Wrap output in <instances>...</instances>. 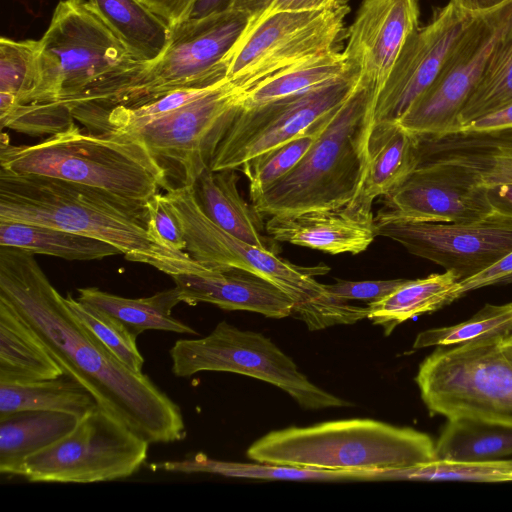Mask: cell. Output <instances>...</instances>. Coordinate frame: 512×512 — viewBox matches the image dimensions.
<instances>
[{
  "instance_id": "obj_34",
  "label": "cell",
  "mask_w": 512,
  "mask_h": 512,
  "mask_svg": "<svg viewBox=\"0 0 512 512\" xmlns=\"http://www.w3.org/2000/svg\"><path fill=\"white\" fill-rule=\"evenodd\" d=\"M153 470L179 473H212L227 477L285 479V480H370L371 473L362 471H334L276 464H248L214 460L203 453L184 460L164 461L150 465Z\"/></svg>"
},
{
  "instance_id": "obj_22",
  "label": "cell",
  "mask_w": 512,
  "mask_h": 512,
  "mask_svg": "<svg viewBox=\"0 0 512 512\" xmlns=\"http://www.w3.org/2000/svg\"><path fill=\"white\" fill-rule=\"evenodd\" d=\"M453 165L485 188L512 183V128L419 137V164Z\"/></svg>"
},
{
  "instance_id": "obj_31",
  "label": "cell",
  "mask_w": 512,
  "mask_h": 512,
  "mask_svg": "<svg viewBox=\"0 0 512 512\" xmlns=\"http://www.w3.org/2000/svg\"><path fill=\"white\" fill-rule=\"evenodd\" d=\"M97 406L94 396L67 374L24 384H0V418L27 410L81 417Z\"/></svg>"
},
{
  "instance_id": "obj_40",
  "label": "cell",
  "mask_w": 512,
  "mask_h": 512,
  "mask_svg": "<svg viewBox=\"0 0 512 512\" xmlns=\"http://www.w3.org/2000/svg\"><path fill=\"white\" fill-rule=\"evenodd\" d=\"M512 471V459L487 462H460L438 460L418 466L382 471L376 480L465 481L498 483L507 482Z\"/></svg>"
},
{
  "instance_id": "obj_42",
  "label": "cell",
  "mask_w": 512,
  "mask_h": 512,
  "mask_svg": "<svg viewBox=\"0 0 512 512\" xmlns=\"http://www.w3.org/2000/svg\"><path fill=\"white\" fill-rule=\"evenodd\" d=\"M407 279L349 281L336 279L333 284H325L327 292L333 297L343 300L377 301L389 295Z\"/></svg>"
},
{
  "instance_id": "obj_48",
  "label": "cell",
  "mask_w": 512,
  "mask_h": 512,
  "mask_svg": "<svg viewBox=\"0 0 512 512\" xmlns=\"http://www.w3.org/2000/svg\"><path fill=\"white\" fill-rule=\"evenodd\" d=\"M236 0H197L188 18L198 19L233 8Z\"/></svg>"
},
{
  "instance_id": "obj_19",
  "label": "cell",
  "mask_w": 512,
  "mask_h": 512,
  "mask_svg": "<svg viewBox=\"0 0 512 512\" xmlns=\"http://www.w3.org/2000/svg\"><path fill=\"white\" fill-rule=\"evenodd\" d=\"M418 20V0H362L342 51L359 84L378 95Z\"/></svg>"
},
{
  "instance_id": "obj_49",
  "label": "cell",
  "mask_w": 512,
  "mask_h": 512,
  "mask_svg": "<svg viewBox=\"0 0 512 512\" xmlns=\"http://www.w3.org/2000/svg\"><path fill=\"white\" fill-rule=\"evenodd\" d=\"M508 0H450L462 12L474 15L492 10Z\"/></svg>"
},
{
  "instance_id": "obj_32",
  "label": "cell",
  "mask_w": 512,
  "mask_h": 512,
  "mask_svg": "<svg viewBox=\"0 0 512 512\" xmlns=\"http://www.w3.org/2000/svg\"><path fill=\"white\" fill-rule=\"evenodd\" d=\"M509 455H512V427L472 419H448L435 442L438 460L487 462Z\"/></svg>"
},
{
  "instance_id": "obj_47",
  "label": "cell",
  "mask_w": 512,
  "mask_h": 512,
  "mask_svg": "<svg viewBox=\"0 0 512 512\" xmlns=\"http://www.w3.org/2000/svg\"><path fill=\"white\" fill-rule=\"evenodd\" d=\"M487 194L495 212L512 218V183L489 187Z\"/></svg>"
},
{
  "instance_id": "obj_13",
  "label": "cell",
  "mask_w": 512,
  "mask_h": 512,
  "mask_svg": "<svg viewBox=\"0 0 512 512\" xmlns=\"http://www.w3.org/2000/svg\"><path fill=\"white\" fill-rule=\"evenodd\" d=\"M348 12L346 4L250 19L228 58L226 78L246 91L280 71L338 51Z\"/></svg>"
},
{
  "instance_id": "obj_17",
  "label": "cell",
  "mask_w": 512,
  "mask_h": 512,
  "mask_svg": "<svg viewBox=\"0 0 512 512\" xmlns=\"http://www.w3.org/2000/svg\"><path fill=\"white\" fill-rule=\"evenodd\" d=\"M375 222L474 221L494 213L487 188L453 165H418L414 172L385 195Z\"/></svg>"
},
{
  "instance_id": "obj_1",
  "label": "cell",
  "mask_w": 512,
  "mask_h": 512,
  "mask_svg": "<svg viewBox=\"0 0 512 512\" xmlns=\"http://www.w3.org/2000/svg\"><path fill=\"white\" fill-rule=\"evenodd\" d=\"M0 297L17 310L65 374L82 384L99 407L149 443L186 437L179 405L146 374L123 364L73 315L33 253L0 246Z\"/></svg>"
},
{
  "instance_id": "obj_21",
  "label": "cell",
  "mask_w": 512,
  "mask_h": 512,
  "mask_svg": "<svg viewBox=\"0 0 512 512\" xmlns=\"http://www.w3.org/2000/svg\"><path fill=\"white\" fill-rule=\"evenodd\" d=\"M181 302L209 303L281 319L293 314V301L263 277L238 268H212L203 273L171 276Z\"/></svg>"
},
{
  "instance_id": "obj_51",
  "label": "cell",
  "mask_w": 512,
  "mask_h": 512,
  "mask_svg": "<svg viewBox=\"0 0 512 512\" xmlns=\"http://www.w3.org/2000/svg\"><path fill=\"white\" fill-rule=\"evenodd\" d=\"M512 481V471L507 474V482Z\"/></svg>"
},
{
  "instance_id": "obj_24",
  "label": "cell",
  "mask_w": 512,
  "mask_h": 512,
  "mask_svg": "<svg viewBox=\"0 0 512 512\" xmlns=\"http://www.w3.org/2000/svg\"><path fill=\"white\" fill-rule=\"evenodd\" d=\"M63 374L37 333L0 297V384H24Z\"/></svg>"
},
{
  "instance_id": "obj_25",
  "label": "cell",
  "mask_w": 512,
  "mask_h": 512,
  "mask_svg": "<svg viewBox=\"0 0 512 512\" xmlns=\"http://www.w3.org/2000/svg\"><path fill=\"white\" fill-rule=\"evenodd\" d=\"M234 169L205 170L193 185L195 198L205 215L233 236L263 249H270L263 234L261 214L242 198Z\"/></svg>"
},
{
  "instance_id": "obj_35",
  "label": "cell",
  "mask_w": 512,
  "mask_h": 512,
  "mask_svg": "<svg viewBox=\"0 0 512 512\" xmlns=\"http://www.w3.org/2000/svg\"><path fill=\"white\" fill-rule=\"evenodd\" d=\"M511 102L512 26L496 49L482 78L464 105L458 119L459 131L472 121Z\"/></svg>"
},
{
  "instance_id": "obj_39",
  "label": "cell",
  "mask_w": 512,
  "mask_h": 512,
  "mask_svg": "<svg viewBox=\"0 0 512 512\" xmlns=\"http://www.w3.org/2000/svg\"><path fill=\"white\" fill-rule=\"evenodd\" d=\"M71 108L61 101L19 103L0 92L1 129L8 128L31 136H52L75 124Z\"/></svg>"
},
{
  "instance_id": "obj_41",
  "label": "cell",
  "mask_w": 512,
  "mask_h": 512,
  "mask_svg": "<svg viewBox=\"0 0 512 512\" xmlns=\"http://www.w3.org/2000/svg\"><path fill=\"white\" fill-rule=\"evenodd\" d=\"M63 300L73 315L105 345L123 364L141 373L144 358L137 346V335L114 317L73 298Z\"/></svg>"
},
{
  "instance_id": "obj_11",
  "label": "cell",
  "mask_w": 512,
  "mask_h": 512,
  "mask_svg": "<svg viewBox=\"0 0 512 512\" xmlns=\"http://www.w3.org/2000/svg\"><path fill=\"white\" fill-rule=\"evenodd\" d=\"M169 354L176 377L188 378L202 371L232 372L279 387L304 409L352 405L312 383L270 338L226 321L207 336L177 340Z\"/></svg>"
},
{
  "instance_id": "obj_3",
  "label": "cell",
  "mask_w": 512,
  "mask_h": 512,
  "mask_svg": "<svg viewBox=\"0 0 512 512\" xmlns=\"http://www.w3.org/2000/svg\"><path fill=\"white\" fill-rule=\"evenodd\" d=\"M250 16L232 8L171 26L169 45L154 63L134 61L66 101L75 117L115 106H135L168 92L203 88L226 78L228 58Z\"/></svg>"
},
{
  "instance_id": "obj_37",
  "label": "cell",
  "mask_w": 512,
  "mask_h": 512,
  "mask_svg": "<svg viewBox=\"0 0 512 512\" xmlns=\"http://www.w3.org/2000/svg\"><path fill=\"white\" fill-rule=\"evenodd\" d=\"M329 115L330 113L306 132L250 159L239 168L248 179L251 200L284 177L299 163L318 137Z\"/></svg>"
},
{
  "instance_id": "obj_28",
  "label": "cell",
  "mask_w": 512,
  "mask_h": 512,
  "mask_svg": "<svg viewBox=\"0 0 512 512\" xmlns=\"http://www.w3.org/2000/svg\"><path fill=\"white\" fill-rule=\"evenodd\" d=\"M77 299L114 317L137 336L146 330L198 334L171 315L172 309L181 302L176 286L142 298H126L97 287H85L78 289Z\"/></svg>"
},
{
  "instance_id": "obj_27",
  "label": "cell",
  "mask_w": 512,
  "mask_h": 512,
  "mask_svg": "<svg viewBox=\"0 0 512 512\" xmlns=\"http://www.w3.org/2000/svg\"><path fill=\"white\" fill-rule=\"evenodd\" d=\"M80 417L27 410L0 418V472L18 475L23 460L69 433Z\"/></svg>"
},
{
  "instance_id": "obj_30",
  "label": "cell",
  "mask_w": 512,
  "mask_h": 512,
  "mask_svg": "<svg viewBox=\"0 0 512 512\" xmlns=\"http://www.w3.org/2000/svg\"><path fill=\"white\" fill-rule=\"evenodd\" d=\"M0 246L69 261L100 260L121 254L115 246L98 239L50 226L6 220H0Z\"/></svg>"
},
{
  "instance_id": "obj_6",
  "label": "cell",
  "mask_w": 512,
  "mask_h": 512,
  "mask_svg": "<svg viewBox=\"0 0 512 512\" xmlns=\"http://www.w3.org/2000/svg\"><path fill=\"white\" fill-rule=\"evenodd\" d=\"M165 198L180 220L186 252L208 268H238L273 283L294 303L293 316L311 331L354 324L367 318V306H358L330 295L314 276L330 271L291 263L269 249L252 245L213 223L199 206L193 186L165 191Z\"/></svg>"
},
{
  "instance_id": "obj_16",
  "label": "cell",
  "mask_w": 512,
  "mask_h": 512,
  "mask_svg": "<svg viewBox=\"0 0 512 512\" xmlns=\"http://www.w3.org/2000/svg\"><path fill=\"white\" fill-rule=\"evenodd\" d=\"M377 236L411 254L452 270L459 281L488 268L512 251V218L492 213L460 222H375Z\"/></svg>"
},
{
  "instance_id": "obj_7",
  "label": "cell",
  "mask_w": 512,
  "mask_h": 512,
  "mask_svg": "<svg viewBox=\"0 0 512 512\" xmlns=\"http://www.w3.org/2000/svg\"><path fill=\"white\" fill-rule=\"evenodd\" d=\"M0 168L97 188L118 197L148 201L167 190L165 174L141 144L94 133L73 124L33 145L0 136Z\"/></svg>"
},
{
  "instance_id": "obj_4",
  "label": "cell",
  "mask_w": 512,
  "mask_h": 512,
  "mask_svg": "<svg viewBox=\"0 0 512 512\" xmlns=\"http://www.w3.org/2000/svg\"><path fill=\"white\" fill-rule=\"evenodd\" d=\"M376 97L357 81L299 163L252 200L257 212L273 216L333 209L351 202L364 178Z\"/></svg>"
},
{
  "instance_id": "obj_29",
  "label": "cell",
  "mask_w": 512,
  "mask_h": 512,
  "mask_svg": "<svg viewBox=\"0 0 512 512\" xmlns=\"http://www.w3.org/2000/svg\"><path fill=\"white\" fill-rule=\"evenodd\" d=\"M459 279L452 270L406 280L380 300L369 302L367 318L388 336L399 324L455 301Z\"/></svg>"
},
{
  "instance_id": "obj_9",
  "label": "cell",
  "mask_w": 512,
  "mask_h": 512,
  "mask_svg": "<svg viewBox=\"0 0 512 512\" xmlns=\"http://www.w3.org/2000/svg\"><path fill=\"white\" fill-rule=\"evenodd\" d=\"M245 91L227 78L189 103L150 121L108 129L105 135L144 146L163 170L167 190L193 186L209 169Z\"/></svg>"
},
{
  "instance_id": "obj_12",
  "label": "cell",
  "mask_w": 512,
  "mask_h": 512,
  "mask_svg": "<svg viewBox=\"0 0 512 512\" xmlns=\"http://www.w3.org/2000/svg\"><path fill=\"white\" fill-rule=\"evenodd\" d=\"M149 442L97 406L47 447L27 456L18 476L30 482L94 483L130 477L146 462Z\"/></svg>"
},
{
  "instance_id": "obj_23",
  "label": "cell",
  "mask_w": 512,
  "mask_h": 512,
  "mask_svg": "<svg viewBox=\"0 0 512 512\" xmlns=\"http://www.w3.org/2000/svg\"><path fill=\"white\" fill-rule=\"evenodd\" d=\"M419 137L397 122L374 123L367 146V163L361 187L351 201L371 210L403 183L418 167Z\"/></svg>"
},
{
  "instance_id": "obj_26",
  "label": "cell",
  "mask_w": 512,
  "mask_h": 512,
  "mask_svg": "<svg viewBox=\"0 0 512 512\" xmlns=\"http://www.w3.org/2000/svg\"><path fill=\"white\" fill-rule=\"evenodd\" d=\"M138 62L154 63L165 53L171 26L139 0H88Z\"/></svg>"
},
{
  "instance_id": "obj_10",
  "label": "cell",
  "mask_w": 512,
  "mask_h": 512,
  "mask_svg": "<svg viewBox=\"0 0 512 512\" xmlns=\"http://www.w3.org/2000/svg\"><path fill=\"white\" fill-rule=\"evenodd\" d=\"M40 41L41 80L30 102L66 101L135 61L88 0L59 1Z\"/></svg>"
},
{
  "instance_id": "obj_2",
  "label": "cell",
  "mask_w": 512,
  "mask_h": 512,
  "mask_svg": "<svg viewBox=\"0 0 512 512\" xmlns=\"http://www.w3.org/2000/svg\"><path fill=\"white\" fill-rule=\"evenodd\" d=\"M0 220L45 225L98 239L118 248L127 260L169 276L212 269L161 239L147 201L81 184L0 168Z\"/></svg>"
},
{
  "instance_id": "obj_14",
  "label": "cell",
  "mask_w": 512,
  "mask_h": 512,
  "mask_svg": "<svg viewBox=\"0 0 512 512\" xmlns=\"http://www.w3.org/2000/svg\"><path fill=\"white\" fill-rule=\"evenodd\" d=\"M512 26V0L471 16L432 85L397 121L418 137L459 131V115Z\"/></svg>"
},
{
  "instance_id": "obj_46",
  "label": "cell",
  "mask_w": 512,
  "mask_h": 512,
  "mask_svg": "<svg viewBox=\"0 0 512 512\" xmlns=\"http://www.w3.org/2000/svg\"><path fill=\"white\" fill-rule=\"evenodd\" d=\"M510 128H512V102L472 121L461 131L487 132Z\"/></svg>"
},
{
  "instance_id": "obj_15",
  "label": "cell",
  "mask_w": 512,
  "mask_h": 512,
  "mask_svg": "<svg viewBox=\"0 0 512 512\" xmlns=\"http://www.w3.org/2000/svg\"><path fill=\"white\" fill-rule=\"evenodd\" d=\"M358 75L345 76L310 91L234 115L213 153L209 169H239L244 163L306 132L351 94Z\"/></svg>"
},
{
  "instance_id": "obj_20",
  "label": "cell",
  "mask_w": 512,
  "mask_h": 512,
  "mask_svg": "<svg viewBox=\"0 0 512 512\" xmlns=\"http://www.w3.org/2000/svg\"><path fill=\"white\" fill-rule=\"evenodd\" d=\"M266 232L275 241L332 255L359 254L377 236L372 211L353 202L333 209L270 216Z\"/></svg>"
},
{
  "instance_id": "obj_44",
  "label": "cell",
  "mask_w": 512,
  "mask_h": 512,
  "mask_svg": "<svg viewBox=\"0 0 512 512\" xmlns=\"http://www.w3.org/2000/svg\"><path fill=\"white\" fill-rule=\"evenodd\" d=\"M348 4V0H236L233 8L246 12L250 19L283 11H306Z\"/></svg>"
},
{
  "instance_id": "obj_43",
  "label": "cell",
  "mask_w": 512,
  "mask_h": 512,
  "mask_svg": "<svg viewBox=\"0 0 512 512\" xmlns=\"http://www.w3.org/2000/svg\"><path fill=\"white\" fill-rule=\"evenodd\" d=\"M148 210L155 231L168 245L186 251V240L179 218L173 208L159 192L147 201Z\"/></svg>"
},
{
  "instance_id": "obj_5",
  "label": "cell",
  "mask_w": 512,
  "mask_h": 512,
  "mask_svg": "<svg viewBox=\"0 0 512 512\" xmlns=\"http://www.w3.org/2000/svg\"><path fill=\"white\" fill-rule=\"evenodd\" d=\"M257 463L376 475L436 459L423 432L373 419H345L271 431L247 450ZM374 478V480H375Z\"/></svg>"
},
{
  "instance_id": "obj_38",
  "label": "cell",
  "mask_w": 512,
  "mask_h": 512,
  "mask_svg": "<svg viewBox=\"0 0 512 512\" xmlns=\"http://www.w3.org/2000/svg\"><path fill=\"white\" fill-rule=\"evenodd\" d=\"M40 40L0 39V92L29 103L41 80Z\"/></svg>"
},
{
  "instance_id": "obj_45",
  "label": "cell",
  "mask_w": 512,
  "mask_h": 512,
  "mask_svg": "<svg viewBox=\"0 0 512 512\" xmlns=\"http://www.w3.org/2000/svg\"><path fill=\"white\" fill-rule=\"evenodd\" d=\"M512 283V251L483 271L460 280L455 299L483 287Z\"/></svg>"
},
{
  "instance_id": "obj_36",
  "label": "cell",
  "mask_w": 512,
  "mask_h": 512,
  "mask_svg": "<svg viewBox=\"0 0 512 512\" xmlns=\"http://www.w3.org/2000/svg\"><path fill=\"white\" fill-rule=\"evenodd\" d=\"M511 333L512 302L485 304L474 316L461 323L420 332L413 348L455 346L485 338L506 337Z\"/></svg>"
},
{
  "instance_id": "obj_50",
  "label": "cell",
  "mask_w": 512,
  "mask_h": 512,
  "mask_svg": "<svg viewBox=\"0 0 512 512\" xmlns=\"http://www.w3.org/2000/svg\"><path fill=\"white\" fill-rule=\"evenodd\" d=\"M500 349L512 363V333L500 340Z\"/></svg>"
},
{
  "instance_id": "obj_18",
  "label": "cell",
  "mask_w": 512,
  "mask_h": 512,
  "mask_svg": "<svg viewBox=\"0 0 512 512\" xmlns=\"http://www.w3.org/2000/svg\"><path fill=\"white\" fill-rule=\"evenodd\" d=\"M472 15L449 2L405 42L374 104V123L397 122L432 85Z\"/></svg>"
},
{
  "instance_id": "obj_8",
  "label": "cell",
  "mask_w": 512,
  "mask_h": 512,
  "mask_svg": "<svg viewBox=\"0 0 512 512\" xmlns=\"http://www.w3.org/2000/svg\"><path fill=\"white\" fill-rule=\"evenodd\" d=\"M502 338L439 346L421 362L415 381L431 414L512 427V363Z\"/></svg>"
},
{
  "instance_id": "obj_33",
  "label": "cell",
  "mask_w": 512,
  "mask_h": 512,
  "mask_svg": "<svg viewBox=\"0 0 512 512\" xmlns=\"http://www.w3.org/2000/svg\"><path fill=\"white\" fill-rule=\"evenodd\" d=\"M351 70L341 51L323 55L280 71L244 92L242 108L260 106L301 94L345 76Z\"/></svg>"
}]
</instances>
